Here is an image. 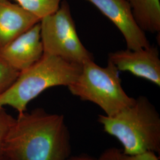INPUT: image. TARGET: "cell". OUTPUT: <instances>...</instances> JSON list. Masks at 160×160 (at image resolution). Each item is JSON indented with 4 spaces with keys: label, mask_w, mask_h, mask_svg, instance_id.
<instances>
[{
    "label": "cell",
    "mask_w": 160,
    "mask_h": 160,
    "mask_svg": "<svg viewBox=\"0 0 160 160\" xmlns=\"http://www.w3.org/2000/svg\"><path fill=\"white\" fill-rule=\"evenodd\" d=\"M122 151L116 148L105 149L100 155L98 160H122Z\"/></svg>",
    "instance_id": "obj_15"
},
{
    "label": "cell",
    "mask_w": 160,
    "mask_h": 160,
    "mask_svg": "<svg viewBox=\"0 0 160 160\" xmlns=\"http://www.w3.org/2000/svg\"><path fill=\"white\" fill-rule=\"evenodd\" d=\"M82 65L44 53L39 61L20 72L10 88L0 96V108L10 106L18 114L32 100L53 87L68 86L79 76Z\"/></svg>",
    "instance_id": "obj_3"
},
{
    "label": "cell",
    "mask_w": 160,
    "mask_h": 160,
    "mask_svg": "<svg viewBox=\"0 0 160 160\" xmlns=\"http://www.w3.org/2000/svg\"><path fill=\"white\" fill-rule=\"evenodd\" d=\"M40 25L44 53L81 65L86 61L94 60L92 54L80 40L66 0L61 1L56 12L42 18Z\"/></svg>",
    "instance_id": "obj_5"
},
{
    "label": "cell",
    "mask_w": 160,
    "mask_h": 160,
    "mask_svg": "<svg viewBox=\"0 0 160 160\" xmlns=\"http://www.w3.org/2000/svg\"><path fill=\"white\" fill-rule=\"evenodd\" d=\"M2 1V0H0V1Z\"/></svg>",
    "instance_id": "obj_18"
},
{
    "label": "cell",
    "mask_w": 160,
    "mask_h": 160,
    "mask_svg": "<svg viewBox=\"0 0 160 160\" xmlns=\"http://www.w3.org/2000/svg\"><path fill=\"white\" fill-rule=\"evenodd\" d=\"M19 74L0 57V96L10 88Z\"/></svg>",
    "instance_id": "obj_12"
},
{
    "label": "cell",
    "mask_w": 160,
    "mask_h": 160,
    "mask_svg": "<svg viewBox=\"0 0 160 160\" xmlns=\"http://www.w3.org/2000/svg\"><path fill=\"white\" fill-rule=\"evenodd\" d=\"M40 19L10 0L0 1V51Z\"/></svg>",
    "instance_id": "obj_9"
},
{
    "label": "cell",
    "mask_w": 160,
    "mask_h": 160,
    "mask_svg": "<svg viewBox=\"0 0 160 160\" xmlns=\"http://www.w3.org/2000/svg\"><path fill=\"white\" fill-rule=\"evenodd\" d=\"M72 146L62 114L36 108L18 114L2 147L10 160H67Z\"/></svg>",
    "instance_id": "obj_1"
},
{
    "label": "cell",
    "mask_w": 160,
    "mask_h": 160,
    "mask_svg": "<svg viewBox=\"0 0 160 160\" xmlns=\"http://www.w3.org/2000/svg\"><path fill=\"white\" fill-rule=\"evenodd\" d=\"M0 160H9L8 158H6V157H4V156H3L2 155V157H1V158H0Z\"/></svg>",
    "instance_id": "obj_17"
},
{
    "label": "cell",
    "mask_w": 160,
    "mask_h": 160,
    "mask_svg": "<svg viewBox=\"0 0 160 160\" xmlns=\"http://www.w3.org/2000/svg\"><path fill=\"white\" fill-rule=\"evenodd\" d=\"M40 20L59 8L62 0H12Z\"/></svg>",
    "instance_id": "obj_11"
},
{
    "label": "cell",
    "mask_w": 160,
    "mask_h": 160,
    "mask_svg": "<svg viewBox=\"0 0 160 160\" xmlns=\"http://www.w3.org/2000/svg\"><path fill=\"white\" fill-rule=\"evenodd\" d=\"M108 61L119 71H128L160 86V59L159 51L155 46L111 52L108 55Z\"/></svg>",
    "instance_id": "obj_6"
},
{
    "label": "cell",
    "mask_w": 160,
    "mask_h": 160,
    "mask_svg": "<svg viewBox=\"0 0 160 160\" xmlns=\"http://www.w3.org/2000/svg\"><path fill=\"white\" fill-rule=\"evenodd\" d=\"M68 88L81 100L97 105L108 116L131 106L135 100L125 92L119 71L109 61L106 67L98 66L94 60L82 63L79 76Z\"/></svg>",
    "instance_id": "obj_4"
},
{
    "label": "cell",
    "mask_w": 160,
    "mask_h": 160,
    "mask_svg": "<svg viewBox=\"0 0 160 160\" xmlns=\"http://www.w3.org/2000/svg\"><path fill=\"white\" fill-rule=\"evenodd\" d=\"M15 119L6 112L4 108H0V158L2 157V147L4 141Z\"/></svg>",
    "instance_id": "obj_13"
},
{
    "label": "cell",
    "mask_w": 160,
    "mask_h": 160,
    "mask_svg": "<svg viewBox=\"0 0 160 160\" xmlns=\"http://www.w3.org/2000/svg\"><path fill=\"white\" fill-rule=\"evenodd\" d=\"M67 160H98L92 156L86 154L71 155Z\"/></svg>",
    "instance_id": "obj_16"
},
{
    "label": "cell",
    "mask_w": 160,
    "mask_h": 160,
    "mask_svg": "<svg viewBox=\"0 0 160 160\" xmlns=\"http://www.w3.org/2000/svg\"><path fill=\"white\" fill-rule=\"evenodd\" d=\"M97 120L105 132L122 144L123 154L160 153V114L147 97H138L131 106L113 116L99 114Z\"/></svg>",
    "instance_id": "obj_2"
},
{
    "label": "cell",
    "mask_w": 160,
    "mask_h": 160,
    "mask_svg": "<svg viewBox=\"0 0 160 160\" xmlns=\"http://www.w3.org/2000/svg\"><path fill=\"white\" fill-rule=\"evenodd\" d=\"M114 24L123 35L127 49L150 46L145 33L138 26L126 0H87Z\"/></svg>",
    "instance_id": "obj_7"
},
{
    "label": "cell",
    "mask_w": 160,
    "mask_h": 160,
    "mask_svg": "<svg viewBox=\"0 0 160 160\" xmlns=\"http://www.w3.org/2000/svg\"><path fill=\"white\" fill-rule=\"evenodd\" d=\"M43 54L39 22L5 46L0 57L20 72L39 61Z\"/></svg>",
    "instance_id": "obj_8"
},
{
    "label": "cell",
    "mask_w": 160,
    "mask_h": 160,
    "mask_svg": "<svg viewBox=\"0 0 160 160\" xmlns=\"http://www.w3.org/2000/svg\"><path fill=\"white\" fill-rule=\"evenodd\" d=\"M122 160H160L156 153L151 151L132 155H125L122 153Z\"/></svg>",
    "instance_id": "obj_14"
},
{
    "label": "cell",
    "mask_w": 160,
    "mask_h": 160,
    "mask_svg": "<svg viewBox=\"0 0 160 160\" xmlns=\"http://www.w3.org/2000/svg\"><path fill=\"white\" fill-rule=\"evenodd\" d=\"M135 22L145 33H160V0H126Z\"/></svg>",
    "instance_id": "obj_10"
}]
</instances>
